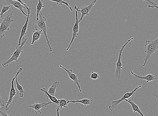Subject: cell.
<instances>
[{"instance_id":"cell-16","label":"cell","mask_w":158,"mask_h":116,"mask_svg":"<svg viewBox=\"0 0 158 116\" xmlns=\"http://www.w3.org/2000/svg\"><path fill=\"white\" fill-rule=\"evenodd\" d=\"M40 91L45 93V96L47 99L49 98L52 102L55 103L57 105H59V99H57L55 96H53L50 95L47 92L45 87L41 89Z\"/></svg>"},{"instance_id":"cell-27","label":"cell","mask_w":158,"mask_h":116,"mask_svg":"<svg viewBox=\"0 0 158 116\" xmlns=\"http://www.w3.org/2000/svg\"><path fill=\"white\" fill-rule=\"evenodd\" d=\"M6 103L2 99L1 96L0 95V108L3 107L5 106V103Z\"/></svg>"},{"instance_id":"cell-11","label":"cell","mask_w":158,"mask_h":116,"mask_svg":"<svg viewBox=\"0 0 158 116\" xmlns=\"http://www.w3.org/2000/svg\"><path fill=\"white\" fill-rule=\"evenodd\" d=\"M60 67L63 69H64L67 72L69 78L73 81L77 85L78 87L79 91H80V92H82V90L81 89V86L80 84H79V83L80 82V81L78 79L77 75L72 73V69H70L68 70L67 69L62 66L61 65H60Z\"/></svg>"},{"instance_id":"cell-4","label":"cell","mask_w":158,"mask_h":116,"mask_svg":"<svg viewBox=\"0 0 158 116\" xmlns=\"http://www.w3.org/2000/svg\"><path fill=\"white\" fill-rule=\"evenodd\" d=\"M13 15L12 12L7 14L4 20L1 22L0 25V37H2L5 35V33L7 31H9V27H11V24L14 21Z\"/></svg>"},{"instance_id":"cell-29","label":"cell","mask_w":158,"mask_h":116,"mask_svg":"<svg viewBox=\"0 0 158 116\" xmlns=\"http://www.w3.org/2000/svg\"><path fill=\"white\" fill-rule=\"evenodd\" d=\"M148 7L149 8H156L157 9L158 8V6H153L152 5H148Z\"/></svg>"},{"instance_id":"cell-26","label":"cell","mask_w":158,"mask_h":116,"mask_svg":"<svg viewBox=\"0 0 158 116\" xmlns=\"http://www.w3.org/2000/svg\"><path fill=\"white\" fill-rule=\"evenodd\" d=\"M146 2L148 5H152L153 6H157V4L154 2L153 0H143Z\"/></svg>"},{"instance_id":"cell-18","label":"cell","mask_w":158,"mask_h":116,"mask_svg":"<svg viewBox=\"0 0 158 116\" xmlns=\"http://www.w3.org/2000/svg\"><path fill=\"white\" fill-rule=\"evenodd\" d=\"M42 31L36 30L33 31V33L32 41L31 43V45H33L35 43L38 41L41 37V35L43 34Z\"/></svg>"},{"instance_id":"cell-9","label":"cell","mask_w":158,"mask_h":116,"mask_svg":"<svg viewBox=\"0 0 158 116\" xmlns=\"http://www.w3.org/2000/svg\"><path fill=\"white\" fill-rule=\"evenodd\" d=\"M98 1V0H93L89 5L83 6L81 8V10L78 9V13H80L81 14V17L80 20H79V22L80 23L83 20V18L85 15L89 14L90 12Z\"/></svg>"},{"instance_id":"cell-23","label":"cell","mask_w":158,"mask_h":116,"mask_svg":"<svg viewBox=\"0 0 158 116\" xmlns=\"http://www.w3.org/2000/svg\"><path fill=\"white\" fill-rule=\"evenodd\" d=\"M49 1L55 2L57 4L59 5H62L63 4H64L70 9L71 11H73V9L69 5L68 2L63 1V0H49Z\"/></svg>"},{"instance_id":"cell-1","label":"cell","mask_w":158,"mask_h":116,"mask_svg":"<svg viewBox=\"0 0 158 116\" xmlns=\"http://www.w3.org/2000/svg\"><path fill=\"white\" fill-rule=\"evenodd\" d=\"M158 49V37L154 40H147L145 45L144 51L146 55L144 59V62L141 66L144 67L146 64L151 56L154 55Z\"/></svg>"},{"instance_id":"cell-12","label":"cell","mask_w":158,"mask_h":116,"mask_svg":"<svg viewBox=\"0 0 158 116\" xmlns=\"http://www.w3.org/2000/svg\"><path fill=\"white\" fill-rule=\"evenodd\" d=\"M50 104H56V103L52 101L48 102H44L42 103H34L33 105H30L28 106V107L34 109L36 114H37L38 113L41 114L40 109L42 108H46L47 105Z\"/></svg>"},{"instance_id":"cell-6","label":"cell","mask_w":158,"mask_h":116,"mask_svg":"<svg viewBox=\"0 0 158 116\" xmlns=\"http://www.w3.org/2000/svg\"><path fill=\"white\" fill-rule=\"evenodd\" d=\"M142 86L141 85L136 87L134 89L132 90L131 92H127L125 94V95L122 97L121 99L112 101L111 102L112 105H110L109 107L110 110L113 111L115 109H117V106L120 103L124 101L125 99H127L130 98L132 96L134 97L136 94V92Z\"/></svg>"},{"instance_id":"cell-2","label":"cell","mask_w":158,"mask_h":116,"mask_svg":"<svg viewBox=\"0 0 158 116\" xmlns=\"http://www.w3.org/2000/svg\"><path fill=\"white\" fill-rule=\"evenodd\" d=\"M28 38H25L23 37L22 38L20 45H18L16 47L15 51L11 54V57L8 60L2 64V65L4 67L8 66L9 64L12 62H18V58L20 57L21 54L23 53V50L24 48V46L25 44L27 41Z\"/></svg>"},{"instance_id":"cell-13","label":"cell","mask_w":158,"mask_h":116,"mask_svg":"<svg viewBox=\"0 0 158 116\" xmlns=\"http://www.w3.org/2000/svg\"><path fill=\"white\" fill-rule=\"evenodd\" d=\"M26 8L27 9V10L28 11V15L27 17L26 22H25L24 26L22 28L20 38L19 40L18 45L21 44L22 38V37L26 35L27 34L26 31L28 25V21L29 20V19L32 17V15H31L30 12L31 8H28L27 7H26Z\"/></svg>"},{"instance_id":"cell-31","label":"cell","mask_w":158,"mask_h":116,"mask_svg":"<svg viewBox=\"0 0 158 116\" xmlns=\"http://www.w3.org/2000/svg\"><path fill=\"white\" fill-rule=\"evenodd\" d=\"M153 95L156 97V98L158 99V95H156V94H155L154 93H153Z\"/></svg>"},{"instance_id":"cell-8","label":"cell","mask_w":158,"mask_h":116,"mask_svg":"<svg viewBox=\"0 0 158 116\" xmlns=\"http://www.w3.org/2000/svg\"><path fill=\"white\" fill-rule=\"evenodd\" d=\"M74 9L76 10L75 12V23L73 28V33L72 37L71 40V42L68 46V48L66 49V50H68L70 48V46H71L72 43L74 41V40L75 38H77L78 35V32L79 31V20H78V11L79 9V7H77V5H75L74 7Z\"/></svg>"},{"instance_id":"cell-10","label":"cell","mask_w":158,"mask_h":116,"mask_svg":"<svg viewBox=\"0 0 158 116\" xmlns=\"http://www.w3.org/2000/svg\"><path fill=\"white\" fill-rule=\"evenodd\" d=\"M5 1L8 5L14 6L15 8L19 9L25 16H27L28 15L25 13L23 10V8L27 10L26 5H24L20 2L16 0H5Z\"/></svg>"},{"instance_id":"cell-20","label":"cell","mask_w":158,"mask_h":116,"mask_svg":"<svg viewBox=\"0 0 158 116\" xmlns=\"http://www.w3.org/2000/svg\"><path fill=\"white\" fill-rule=\"evenodd\" d=\"M60 84L59 81H55L50 86L47 92L53 96H55V94L57 88V87Z\"/></svg>"},{"instance_id":"cell-30","label":"cell","mask_w":158,"mask_h":116,"mask_svg":"<svg viewBox=\"0 0 158 116\" xmlns=\"http://www.w3.org/2000/svg\"><path fill=\"white\" fill-rule=\"evenodd\" d=\"M16 1H17L19 2H20L21 3H22V4L24 5H26V4H24V3L22 1H21V0H16Z\"/></svg>"},{"instance_id":"cell-25","label":"cell","mask_w":158,"mask_h":116,"mask_svg":"<svg viewBox=\"0 0 158 116\" xmlns=\"http://www.w3.org/2000/svg\"><path fill=\"white\" fill-rule=\"evenodd\" d=\"M100 76L99 73L95 72L93 71L91 72L90 78L91 79L96 80L99 79Z\"/></svg>"},{"instance_id":"cell-17","label":"cell","mask_w":158,"mask_h":116,"mask_svg":"<svg viewBox=\"0 0 158 116\" xmlns=\"http://www.w3.org/2000/svg\"><path fill=\"white\" fill-rule=\"evenodd\" d=\"M125 101L128 102L131 105L132 107L134 113L136 112H137L139 114H140L142 116H144V115L142 113V112L141 111L140 109L139 108L138 106L135 104V103L132 101L131 99L129 100L128 99H125Z\"/></svg>"},{"instance_id":"cell-22","label":"cell","mask_w":158,"mask_h":116,"mask_svg":"<svg viewBox=\"0 0 158 116\" xmlns=\"http://www.w3.org/2000/svg\"><path fill=\"white\" fill-rule=\"evenodd\" d=\"M15 84L17 89L19 92V96L20 98H23L24 94L25 93V91L22 86L18 82L17 77L15 78Z\"/></svg>"},{"instance_id":"cell-3","label":"cell","mask_w":158,"mask_h":116,"mask_svg":"<svg viewBox=\"0 0 158 116\" xmlns=\"http://www.w3.org/2000/svg\"><path fill=\"white\" fill-rule=\"evenodd\" d=\"M42 12H41L39 14V18L38 20H36V25L35 28L36 30L42 31L45 36L47 44L48 45L50 52H51L53 51V49L50 46L49 40L47 37V33L48 30V27H47L46 23V18L45 17L42 16Z\"/></svg>"},{"instance_id":"cell-24","label":"cell","mask_w":158,"mask_h":116,"mask_svg":"<svg viewBox=\"0 0 158 116\" xmlns=\"http://www.w3.org/2000/svg\"><path fill=\"white\" fill-rule=\"evenodd\" d=\"M11 7V6L10 5L3 6L2 10L0 11V15H1V18L2 19H4L5 18L3 17L4 14L10 9Z\"/></svg>"},{"instance_id":"cell-21","label":"cell","mask_w":158,"mask_h":116,"mask_svg":"<svg viewBox=\"0 0 158 116\" xmlns=\"http://www.w3.org/2000/svg\"><path fill=\"white\" fill-rule=\"evenodd\" d=\"M43 0H39L38 4L36 6V20H38L39 19V14L40 12H42L41 11H42V8L45 7V6L43 5Z\"/></svg>"},{"instance_id":"cell-15","label":"cell","mask_w":158,"mask_h":116,"mask_svg":"<svg viewBox=\"0 0 158 116\" xmlns=\"http://www.w3.org/2000/svg\"><path fill=\"white\" fill-rule=\"evenodd\" d=\"M59 103L56 108L57 116H59V111L61 110L63 108H67L68 105L69 103L68 100H66L65 99H59Z\"/></svg>"},{"instance_id":"cell-19","label":"cell","mask_w":158,"mask_h":116,"mask_svg":"<svg viewBox=\"0 0 158 116\" xmlns=\"http://www.w3.org/2000/svg\"><path fill=\"white\" fill-rule=\"evenodd\" d=\"M93 102V101L92 100L88 99H84L80 100H72V101H69V103L72 102L73 103H81V104L84 105V106L92 105Z\"/></svg>"},{"instance_id":"cell-5","label":"cell","mask_w":158,"mask_h":116,"mask_svg":"<svg viewBox=\"0 0 158 116\" xmlns=\"http://www.w3.org/2000/svg\"><path fill=\"white\" fill-rule=\"evenodd\" d=\"M133 38L128 40L124 45H122L121 49L118 50L119 55L117 62L116 64V69L115 72V78L117 79H119L121 78V74L122 69L123 68V65L122 64L121 59L122 53L125 47L127 44L133 40Z\"/></svg>"},{"instance_id":"cell-14","label":"cell","mask_w":158,"mask_h":116,"mask_svg":"<svg viewBox=\"0 0 158 116\" xmlns=\"http://www.w3.org/2000/svg\"><path fill=\"white\" fill-rule=\"evenodd\" d=\"M131 73L137 79L141 80H145L146 81L147 83L156 79L154 74H148L145 76H141L135 74L132 71H131Z\"/></svg>"},{"instance_id":"cell-7","label":"cell","mask_w":158,"mask_h":116,"mask_svg":"<svg viewBox=\"0 0 158 116\" xmlns=\"http://www.w3.org/2000/svg\"><path fill=\"white\" fill-rule=\"evenodd\" d=\"M22 71V68H20L19 69L17 73L15 75V77L12 78V79L11 82V88L10 90V94H9L8 101L6 102L7 104L5 106V109L6 111H7L9 109V108H8V106L11 104L12 101H13L14 96L16 95L17 92H16L14 87V81L15 79L17 77L18 75Z\"/></svg>"},{"instance_id":"cell-28","label":"cell","mask_w":158,"mask_h":116,"mask_svg":"<svg viewBox=\"0 0 158 116\" xmlns=\"http://www.w3.org/2000/svg\"><path fill=\"white\" fill-rule=\"evenodd\" d=\"M0 114H1V115L2 116H11V115H8L7 114V112H6V111L5 110L4 111H1V110L0 109Z\"/></svg>"}]
</instances>
